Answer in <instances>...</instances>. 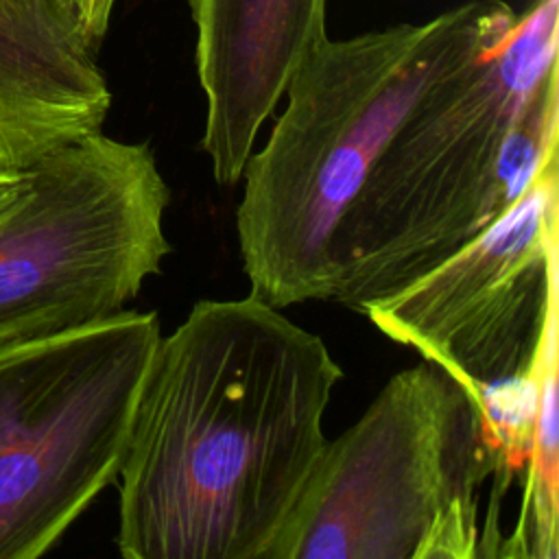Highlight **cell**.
<instances>
[{"instance_id":"1","label":"cell","mask_w":559,"mask_h":559,"mask_svg":"<svg viewBox=\"0 0 559 559\" xmlns=\"http://www.w3.org/2000/svg\"><path fill=\"white\" fill-rule=\"evenodd\" d=\"M343 369L255 295L201 299L159 338L118 469L127 559H266L328 445Z\"/></svg>"},{"instance_id":"2","label":"cell","mask_w":559,"mask_h":559,"mask_svg":"<svg viewBox=\"0 0 559 559\" xmlns=\"http://www.w3.org/2000/svg\"><path fill=\"white\" fill-rule=\"evenodd\" d=\"M559 0H533L435 83L332 238L330 301L362 312L498 221L557 159Z\"/></svg>"},{"instance_id":"3","label":"cell","mask_w":559,"mask_h":559,"mask_svg":"<svg viewBox=\"0 0 559 559\" xmlns=\"http://www.w3.org/2000/svg\"><path fill=\"white\" fill-rule=\"evenodd\" d=\"M513 17L500 0H469L308 55L240 177L236 234L251 295L275 308L330 301L332 238L378 155L421 96Z\"/></svg>"},{"instance_id":"4","label":"cell","mask_w":559,"mask_h":559,"mask_svg":"<svg viewBox=\"0 0 559 559\" xmlns=\"http://www.w3.org/2000/svg\"><path fill=\"white\" fill-rule=\"evenodd\" d=\"M498 467L478 395L424 360L328 439L266 559H476L480 496Z\"/></svg>"},{"instance_id":"5","label":"cell","mask_w":559,"mask_h":559,"mask_svg":"<svg viewBox=\"0 0 559 559\" xmlns=\"http://www.w3.org/2000/svg\"><path fill=\"white\" fill-rule=\"evenodd\" d=\"M168 203L148 142L98 131L28 166L0 212V341L50 336L127 310L173 251Z\"/></svg>"},{"instance_id":"6","label":"cell","mask_w":559,"mask_h":559,"mask_svg":"<svg viewBox=\"0 0 559 559\" xmlns=\"http://www.w3.org/2000/svg\"><path fill=\"white\" fill-rule=\"evenodd\" d=\"M157 312L0 341V559L48 552L118 478Z\"/></svg>"},{"instance_id":"7","label":"cell","mask_w":559,"mask_h":559,"mask_svg":"<svg viewBox=\"0 0 559 559\" xmlns=\"http://www.w3.org/2000/svg\"><path fill=\"white\" fill-rule=\"evenodd\" d=\"M557 236L559 159H552L485 231L360 314L480 400L537 360L548 314L559 306Z\"/></svg>"},{"instance_id":"8","label":"cell","mask_w":559,"mask_h":559,"mask_svg":"<svg viewBox=\"0 0 559 559\" xmlns=\"http://www.w3.org/2000/svg\"><path fill=\"white\" fill-rule=\"evenodd\" d=\"M328 0H190L197 74L205 96L201 151L221 186L240 181L258 133L328 39Z\"/></svg>"},{"instance_id":"9","label":"cell","mask_w":559,"mask_h":559,"mask_svg":"<svg viewBox=\"0 0 559 559\" xmlns=\"http://www.w3.org/2000/svg\"><path fill=\"white\" fill-rule=\"evenodd\" d=\"M111 92L57 0H0V168L103 131Z\"/></svg>"},{"instance_id":"10","label":"cell","mask_w":559,"mask_h":559,"mask_svg":"<svg viewBox=\"0 0 559 559\" xmlns=\"http://www.w3.org/2000/svg\"><path fill=\"white\" fill-rule=\"evenodd\" d=\"M66 20L74 31L94 48H100V41L109 28L111 11L116 0H57Z\"/></svg>"},{"instance_id":"11","label":"cell","mask_w":559,"mask_h":559,"mask_svg":"<svg viewBox=\"0 0 559 559\" xmlns=\"http://www.w3.org/2000/svg\"><path fill=\"white\" fill-rule=\"evenodd\" d=\"M26 179V168H0V212L13 201Z\"/></svg>"}]
</instances>
